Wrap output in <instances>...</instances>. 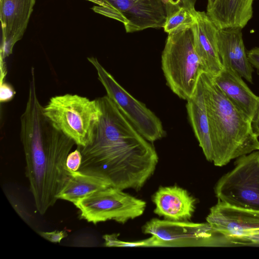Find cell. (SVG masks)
<instances>
[{"mask_svg":"<svg viewBox=\"0 0 259 259\" xmlns=\"http://www.w3.org/2000/svg\"><path fill=\"white\" fill-rule=\"evenodd\" d=\"M96 99L101 114L90 143L77 147L82 155L78 170L120 190L140 191L155 170L156 151L107 95Z\"/></svg>","mask_w":259,"mask_h":259,"instance_id":"6da1fadb","label":"cell"},{"mask_svg":"<svg viewBox=\"0 0 259 259\" xmlns=\"http://www.w3.org/2000/svg\"><path fill=\"white\" fill-rule=\"evenodd\" d=\"M201 77L214 165L223 166L234 159L259 150L251 120L228 99L211 75L203 72Z\"/></svg>","mask_w":259,"mask_h":259,"instance_id":"7a4b0ae2","label":"cell"},{"mask_svg":"<svg viewBox=\"0 0 259 259\" xmlns=\"http://www.w3.org/2000/svg\"><path fill=\"white\" fill-rule=\"evenodd\" d=\"M161 68L170 90L188 100L205 72L194 46L191 28L168 34L161 55Z\"/></svg>","mask_w":259,"mask_h":259,"instance_id":"3957f363","label":"cell"},{"mask_svg":"<svg viewBox=\"0 0 259 259\" xmlns=\"http://www.w3.org/2000/svg\"><path fill=\"white\" fill-rule=\"evenodd\" d=\"M43 111L51 124L77 147L90 143L101 114L97 99L70 94L52 97Z\"/></svg>","mask_w":259,"mask_h":259,"instance_id":"277c9868","label":"cell"},{"mask_svg":"<svg viewBox=\"0 0 259 259\" xmlns=\"http://www.w3.org/2000/svg\"><path fill=\"white\" fill-rule=\"evenodd\" d=\"M148 238L136 241V247L218 246L229 243L206 223L172 221L154 218L143 227Z\"/></svg>","mask_w":259,"mask_h":259,"instance_id":"5b68a950","label":"cell"},{"mask_svg":"<svg viewBox=\"0 0 259 259\" xmlns=\"http://www.w3.org/2000/svg\"><path fill=\"white\" fill-rule=\"evenodd\" d=\"M218 200L259 210V150L242 156L214 187Z\"/></svg>","mask_w":259,"mask_h":259,"instance_id":"8992f818","label":"cell"},{"mask_svg":"<svg viewBox=\"0 0 259 259\" xmlns=\"http://www.w3.org/2000/svg\"><path fill=\"white\" fill-rule=\"evenodd\" d=\"M74 204L81 219L94 224L108 220L123 224L142 215L146 207L145 201L113 187L94 192Z\"/></svg>","mask_w":259,"mask_h":259,"instance_id":"52a82bcc","label":"cell"},{"mask_svg":"<svg viewBox=\"0 0 259 259\" xmlns=\"http://www.w3.org/2000/svg\"><path fill=\"white\" fill-rule=\"evenodd\" d=\"M88 60L96 69L107 95L137 131L151 143L164 137L165 132L160 119L121 87L96 58L88 57Z\"/></svg>","mask_w":259,"mask_h":259,"instance_id":"ba28073f","label":"cell"},{"mask_svg":"<svg viewBox=\"0 0 259 259\" xmlns=\"http://www.w3.org/2000/svg\"><path fill=\"white\" fill-rule=\"evenodd\" d=\"M95 4L92 9L121 22L127 33L163 27L166 17L162 0H85Z\"/></svg>","mask_w":259,"mask_h":259,"instance_id":"9c48e42d","label":"cell"},{"mask_svg":"<svg viewBox=\"0 0 259 259\" xmlns=\"http://www.w3.org/2000/svg\"><path fill=\"white\" fill-rule=\"evenodd\" d=\"M212 229L229 241L259 233V210L218 200L206 218Z\"/></svg>","mask_w":259,"mask_h":259,"instance_id":"30bf717a","label":"cell"},{"mask_svg":"<svg viewBox=\"0 0 259 259\" xmlns=\"http://www.w3.org/2000/svg\"><path fill=\"white\" fill-rule=\"evenodd\" d=\"M35 3V0H0L2 61L12 53L14 45L23 37Z\"/></svg>","mask_w":259,"mask_h":259,"instance_id":"8fae6325","label":"cell"},{"mask_svg":"<svg viewBox=\"0 0 259 259\" xmlns=\"http://www.w3.org/2000/svg\"><path fill=\"white\" fill-rule=\"evenodd\" d=\"M194 15L196 22L191 29L195 49L205 72L215 76L223 69L217 46L219 28L206 12L196 10Z\"/></svg>","mask_w":259,"mask_h":259,"instance_id":"7c38bea8","label":"cell"},{"mask_svg":"<svg viewBox=\"0 0 259 259\" xmlns=\"http://www.w3.org/2000/svg\"><path fill=\"white\" fill-rule=\"evenodd\" d=\"M242 28L218 29L217 46L223 67L233 70L252 83V66L249 62L244 45Z\"/></svg>","mask_w":259,"mask_h":259,"instance_id":"4fadbf2b","label":"cell"},{"mask_svg":"<svg viewBox=\"0 0 259 259\" xmlns=\"http://www.w3.org/2000/svg\"><path fill=\"white\" fill-rule=\"evenodd\" d=\"M154 212L164 220L189 221L196 208V199L177 185L160 186L152 196Z\"/></svg>","mask_w":259,"mask_h":259,"instance_id":"5bb4252c","label":"cell"},{"mask_svg":"<svg viewBox=\"0 0 259 259\" xmlns=\"http://www.w3.org/2000/svg\"><path fill=\"white\" fill-rule=\"evenodd\" d=\"M242 78L235 71L224 67L212 76L214 82L228 99L252 121L259 107V97L252 93Z\"/></svg>","mask_w":259,"mask_h":259,"instance_id":"9a60e30c","label":"cell"},{"mask_svg":"<svg viewBox=\"0 0 259 259\" xmlns=\"http://www.w3.org/2000/svg\"><path fill=\"white\" fill-rule=\"evenodd\" d=\"M187 101V113L195 137L206 159L212 162L213 151L201 76L193 95Z\"/></svg>","mask_w":259,"mask_h":259,"instance_id":"2e32d148","label":"cell"},{"mask_svg":"<svg viewBox=\"0 0 259 259\" xmlns=\"http://www.w3.org/2000/svg\"><path fill=\"white\" fill-rule=\"evenodd\" d=\"M254 1L215 0L206 13L219 29H242L252 18Z\"/></svg>","mask_w":259,"mask_h":259,"instance_id":"e0dca14e","label":"cell"},{"mask_svg":"<svg viewBox=\"0 0 259 259\" xmlns=\"http://www.w3.org/2000/svg\"><path fill=\"white\" fill-rule=\"evenodd\" d=\"M111 187L103 179L79 170L73 171L58 195V199L75 204L80 199L96 191Z\"/></svg>","mask_w":259,"mask_h":259,"instance_id":"ac0fdd59","label":"cell"},{"mask_svg":"<svg viewBox=\"0 0 259 259\" xmlns=\"http://www.w3.org/2000/svg\"><path fill=\"white\" fill-rule=\"evenodd\" d=\"M195 22L194 14L181 6L176 11L166 15L162 28L168 34H171L191 28Z\"/></svg>","mask_w":259,"mask_h":259,"instance_id":"d6986e66","label":"cell"},{"mask_svg":"<svg viewBox=\"0 0 259 259\" xmlns=\"http://www.w3.org/2000/svg\"><path fill=\"white\" fill-rule=\"evenodd\" d=\"M82 161V155L78 148L70 153L66 159L67 167L72 171L79 170Z\"/></svg>","mask_w":259,"mask_h":259,"instance_id":"ffe728a7","label":"cell"},{"mask_svg":"<svg viewBox=\"0 0 259 259\" xmlns=\"http://www.w3.org/2000/svg\"><path fill=\"white\" fill-rule=\"evenodd\" d=\"M38 234L45 239L53 243H60L61 241L67 236L64 231H54L52 232H39Z\"/></svg>","mask_w":259,"mask_h":259,"instance_id":"44dd1931","label":"cell"},{"mask_svg":"<svg viewBox=\"0 0 259 259\" xmlns=\"http://www.w3.org/2000/svg\"><path fill=\"white\" fill-rule=\"evenodd\" d=\"M231 244L239 245H259V233L252 235L233 238L229 241Z\"/></svg>","mask_w":259,"mask_h":259,"instance_id":"7402d4cb","label":"cell"},{"mask_svg":"<svg viewBox=\"0 0 259 259\" xmlns=\"http://www.w3.org/2000/svg\"><path fill=\"white\" fill-rule=\"evenodd\" d=\"M15 92L13 88L9 84L1 82V102H6L12 99Z\"/></svg>","mask_w":259,"mask_h":259,"instance_id":"603a6c76","label":"cell"},{"mask_svg":"<svg viewBox=\"0 0 259 259\" xmlns=\"http://www.w3.org/2000/svg\"><path fill=\"white\" fill-rule=\"evenodd\" d=\"M246 53L248 60L251 65L259 71V48H254Z\"/></svg>","mask_w":259,"mask_h":259,"instance_id":"cb8c5ba5","label":"cell"},{"mask_svg":"<svg viewBox=\"0 0 259 259\" xmlns=\"http://www.w3.org/2000/svg\"><path fill=\"white\" fill-rule=\"evenodd\" d=\"M164 5L166 15L182 6V0H162Z\"/></svg>","mask_w":259,"mask_h":259,"instance_id":"d4e9b609","label":"cell"},{"mask_svg":"<svg viewBox=\"0 0 259 259\" xmlns=\"http://www.w3.org/2000/svg\"><path fill=\"white\" fill-rule=\"evenodd\" d=\"M251 125L253 132L259 137V107L258 110L251 121Z\"/></svg>","mask_w":259,"mask_h":259,"instance_id":"484cf974","label":"cell"},{"mask_svg":"<svg viewBox=\"0 0 259 259\" xmlns=\"http://www.w3.org/2000/svg\"><path fill=\"white\" fill-rule=\"evenodd\" d=\"M197 1V0H182V6L194 14L196 11L195 5Z\"/></svg>","mask_w":259,"mask_h":259,"instance_id":"4316f807","label":"cell"},{"mask_svg":"<svg viewBox=\"0 0 259 259\" xmlns=\"http://www.w3.org/2000/svg\"><path fill=\"white\" fill-rule=\"evenodd\" d=\"M207 10H209L212 6L215 0H207Z\"/></svg>","mask_w":259,"mask_h":259,"instance_id":"83f0119b","label":"cell"},{"mask_svg":"<svg viewBox=\"0 0 259 259\" xmlns=\"http://www.w3.org/2000/svg\"><path fill=\"white\" fill-rule=\"evenodd\" d=\"M136 1H141V2H152V1H155V0H136Z\"/></svg>","mask_w":259,"mask_h":259,"instance_id":"f1b7e54d","label":"cell"}]
</instances>
